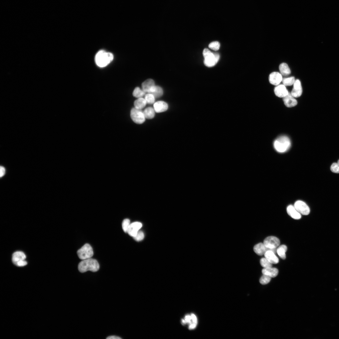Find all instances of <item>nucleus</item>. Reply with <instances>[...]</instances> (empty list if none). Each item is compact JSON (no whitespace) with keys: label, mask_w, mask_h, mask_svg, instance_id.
Masks as SVG:
<instances>
[{"label":"nucleus","mask_w":339,"mask_h":339,"mask_svg":"<svg viewBox=\"0 0 339 339\" xmlns=\"http://www.w3.org/2000/svg\"><path fill=\"white\" fill-rule=\"evenodd\" d=\"M78 268L79 271L82 273L88 271L96 272L99 270L100 266L96 260L91 258L83 260L78 265Z\"/></svg>","instance_id":"f257e3e1"},{"label":"nucleus","mask_w":339,"mask_h":339,"mask_svg":"<svg viewBox=\"0 0 339 339\" xmlns=\"http://www.w3.org/2000/svg\"><path fill=\"white\" fill-rule=\"evenodd\" d=\"M114 58V56L111 53L104 50H100L96 56L95 61L99 67H105L113 60Z\"/></svg>","instance_id":"f03ea898"},{"label":"nucleus","mask_w":339,"mask_h":339,"mask_svg":"<svg viewBox=\"0 0 339 339\" xmlns=\"http://www.w3.org/2000/svg\"><path fill=\"white\" fill-rule=\"evenodd\" d=\"M203 55L204 59V63L205 65L209 67L215 66L219 61L220 57L218 54H214L207 48L204 49Z\"/></svg>","instance_id":"7ed1b4c3"},{"label":"nucleus","mask_w":339,"mask_h":339,"mask_svg":"<svg viewBox=\"0 0 339 339\" xmlns=\"http://www.w3.org/2000/svg\"><path fill=\"white\" fill-rule=\"evenodd\" d=\"M291 145L289 138L286 136H282L274 142V147L279 152L283 153L287 151Z\"/></svg>","instance_id":"20e7f679"},{"label":"nucleus","mask_w":339,"mask_h":339,"mask_svg":"<svg viewBox=\"0 0 339 339\" xmlns=\"http://www.w3.org/2000/svg\"><path fill=\"white\" fill-rule=\"evenodd\" d=\"M79 258L83 260L91 258L93 255V249L89 244H86L77 252Z\"/></svg>","instance_id":"39448f33"},{"label":"nucleus","mask_w":339,"mask_h":339,"mask_svg":"<svg viewBox=\"0 0 339 339\" xmlns=\"http://www.w3.org/2000/svg\"><path fill=\"white\" fill-rule=\"evenodd\" d=\"M26 256L25 254L21 251H17L12 255V261L13 263L18 267H23L28 264L25 260Z\"/></svg>","instance_id":"423d86ee"},{"label":"nucleus","mask_w":339,"mask_h":339,"mask_svg":"<svg viewBox=\"0 0 339 339\" xmlns=\"http://www.w3.org/2000/svg\"><path fill=\"white\" fill-rule=\"evenodd\" d=\"M130 116L132 120L136 123L141 124L145 121L144 113L141 110L137 109L136 108H133L130 112Z\"/></svg>","instance_id":"0eeeda50"},{"label":"nucleus","mask_w":339,"mask_h":339,"mask_svg":"<svg viewBox=\"0 0 339 339\" xmlns=\"http://www.w3.org/2000/svg\"><path fill=\"white\" fill-rule=\"evenodd\" d=\"M198 319L194 314L187 315L184 319L181 320V323L185 325L188 324L189 328L190 330L194 329L198 324Z\"/></svg>","instance_id":"6e6552de"},{"label":"nucleus","mask_w":339,"mask_h":339,"mask_svg":"<svg viewBox=\"0 0 339 339\" xmlns=\"http://www.w3.org/2000/svg\"><path fill=\"white\" fill-rule=\"evenodd\" d=\"M294 206L297 211L301 214L306 216L310 213V209L308 206L304 202L298 200L296 201Z\"/></svg>","instance_id":"1a4fd4ad"},{"label":"nucleus","mask_w":339,"mask_h":339,"mask_svg":"<svg viewBox=\"0 0 339 339\" xmlns=\"http://www.w3.org/2000/svg\"><path fill=\"white\" fill-rule=\"evenodd\" d=\"M264 243L268 248L270 249L276 248L280 244L279 240L274 236L269 237L264 241Z\"/></svg>","instance_id":"9d476101"},{"label":"nucleus","mask_w":339,"mask_h":339,"mask_svg":"<svg viewBox=\"0 0 339 339\" xmlns=\"http://www.w3.org/2000/svg\"><path fill=\"white\" fill-rule=\"evenodd\" d=\"M253 250L254 252L259 256H262L268 251L271 250L275 253L277 252L276 248L270 249L267 248L264 244L262 243H259L256 245L254 247Z\"/></svg>","instance_id":"9b49d317"},{"label":"nucleus","mask_w":339,"mask_h":339,"mask_svg":"<svg viewBox=\"0 0 339 339\" xmlns=\"http://www.w3.org/2000/svg\"><path fill=\"white\" fill-rule=\"evenodd\" d=\"M142 226V224L141 223L138 222L130 224L128 227L127 233L130 236L134 237L136 236Z\"/></svg>","instance_id":"f8f14e48"},{"label":"nucleus","mask_w":339,"mask_h":339,"mask_svg":"<svg viewBox=\"0 0 339 339\" xmlns=\"http://www.w3.org/2000/svg\"><path fill=\"white\" fill-rule=\"evenodd\" d=\"M142 90L145 93H152L154 91L156 86L153 80L149 79L142 83Z\"/></svg>","instance_id":"ddd939ff"},{"label":"nucleus","mask_w":339,"mask_h":339,"mask_svg":"<svg viewBox=\"0 0 339 339\" xmlns=\"http://www.w3.org/2000/svg\"><path fill=\"white\" fill-rule=\"evenodd\" d=\"M283 80L282 74L277 72L271 73L269 77L270 83L272 85L278 86L279 84Z\"/></svg>","instance_id":"4468645a"},{"label":"nucleus","mask_w":339,"mask_h":339,"mask_svg":"<svg viewBox=\"0 0 339 339\" xmlns=\"http://www.w3.org/2000/svg\"><path fill=\"white\" fill-rule=\"evenodd\" d=\"M302 93V89L300 81L297 80L293 84V87L291 92L292 96L295 98L300 96Z\"/></svg>","instance_id":"2eb2a0df"},{"label":"nucleus","mask_w":339,"mask_h":339,"mask_svg":"<svg viewBox=\"0 0 339 339\" xmlns=\"http://www.w3.org/2000/svg\"><path fill=\"white\" fill-rule=\"evenodd\" d=\"M168 108L167 104L162 101L156 102L154 105V109L155 112L158 113L166 111L167 110Z\"/></svg>","instance_id":"dca6fc26"},{"label":"nucleus","mask_w":339,"mask_h":339,"mask_svg":"<svg viewBox=\"0 0 339 339\" xmlns=\"http://www.w3.org/2000/svg\"><path fill=\"white\" fill-rule=\"evenodd\" d=\"M283 100L285 105L288 108L293 107L297 105V102L291 93L283 98Z\"/></svg>","instance_id":"f3484780"},{"label":"nucleus","mask_w":339,"mask_h":339,"mask_svg":"<svg viewBox=\"0 0 339 339\" xmlns=\"http://www.w3.org/2000/svg\"><path fill=\"white\" fill-rule=\"evenodd\" d=\"M274 92L276 95L280 98H283L288 95L289 92L283 85H278L275 87Z\"/></svg>","instance_id":"a211bd4d"},{"label":"nucleus","mask_w":339,"mask_h":339,"mask_svg":"<svg viewBox=\"0 0 339 339\" xmlns=\"http://www.w3.org/2000/svg\"><path fill=\"white\" fill-rule=\"evenodd\" d=\"M288 214L292 218L296 220H299L301 218V215L292 205H290L287 208Z\"/></svg>","instance_id":"6ab92c4d"},{"label":"nucleus","mask_w":339,"mask_h":339,"mask_svg":"<svg viewBox=\"0 0 339 339\" xmlns=\"http://www.w3.org/2000/svg\"><path fill=\"white\" fill-rule=\"evenodd\" d=\"M275 253L271 250L267 251L264 254L265 257L272 264H276L279 262V259Z\"/></svg>","instance_id":"aec40b11"},{"label":"nucleus","mask_w":339,"mask_h":339,"mask_svg":"<svg viewBox=\"0 0 339 339\" xmlns=\"http://www.w3.org/2000/svg\"><path fill=\"white\" fill-rule=\"evenodd\" d=\"M263 274L268 275L271 278L276 277L279 273L278 270L276 268L270 267L264 268L262 270Z\"/></svg>","instance_id":"412c9836"},{"label":"nucleus","mask_w":339,"mask_h":339,"mask_svg":"<svg viewBox=\"0 0 339 339\" xmlns=\"http://www.w3.org/2000/svg\"><path fill=\"white\" fill-rule=\"evenodd\" d=\"M281 74L284 76H287L291 73V70L288 65L285 63L281 64L279 66Z\"/></svg>","instance_id":"4be33fe9"},{"label":"nucleus","mask_w":339,"mask_h":339,"mask_svg":"<svg viewBox=\"0 0 339 339\" xmlns=\"http://www.w3.org/2000/svg\"><path fill=\"white\" fill-rule=\"evenodd\" d=\"M147 103L145 98L142 97L139 98L134 102L135 108L137 109L141 110L145 107Z\"/></svg>","instance_id":"5701e85b"},{"label":"nucleus","mask_w":339,"mask_h":339,"mask_svg":"<svg viewBox=\"0 0 339 339\" xmlns=\"http://www.w3.org/2000/svg\"><path fill=\"white\" fill-rule=\"evenodd\" d=\"M288 248L284 245L279 246L277 249V252L279 256L281 259L284 260L286 258L285 253L287 251Z\"/></svg>","instance_id":"b1692460"},{"label":"nucleus","mask_w":339,"mask_h":339,"mask_svg":"<svg viewBox=\"0 0 339 339\" xmlns=\"http://www.w3.org/2000/svg\"><path fill=\"white\" fill-rule=\"evenodd\" d=\"M155 110L154 108L149 107L145 109L143 112L145 118L151 119L155 116Z\"/></svg>","instance_id":"393cba45"},{"label":"nucleus","mask_w":339,"mask_h":339,"mask_svg":"<svg viewBox=\"0 0 339 339\" xmlns=\"http://www.w3.org/2000/svg\"><path fill=\"white\" fill-rule=\"evenodd\" d=\"M295 81V78L294 77L284 78L282 81L283 85L285 86H291L293 85Z\"/></svg>","instance_id":"a878e982"},{"label":"nucleus","mask_w":339,"mask_h":339,"mask_svg":"<svg viewBox=\"0 0 339 339\" xmlns=\"http://www.w3.org/2000/svg\"><path fill=\"white\" fill-rule=\"evenodd\" d=\"M163 91L162 88L159 86H156L155 89L152 94L155 98H158L163 95Z\"/></svg>","instance_id":"bb28decb"},{"label":"nucleus","mask_w":339,"mask_h":339,"mask_svg":"<svg viewBox=\"0 0 339 339\" xmlns=\"http://www.w3.org/2000/svg\"><path fill=\"white\" fill-rule=\"evenodd\" d=\"M145 92L142 90L139 87H136L133 92V96L137 98L142 97L145 95Z\"/></svg>","instance_id":"cd10ccee"},{"label":"nucleus","mask_w":339,"mask_h":339,"mask_svg":"<svg viewBox=\"0 0 339 339\" xmlns=\"http://www.w3.org/2000/svg\"><path fill=\"white\" fill-rule=\"evenodd\" d=\"M261 265L264 268H267L272 267V264L266 258H262L260 260Z\"/></svg>","instance_id":"c85d7f7f"},{"label":"nucleus","mask_w":339,"mask_h":339,"mask_svg":"<svg viewBox=\"0 0 339 339\" xmlns=\"http://www.w3.org/2000/svg\"><path fill=\"white\" fill-rule=\"evenodd\" d=\"M271 278L268 275L263 274L259 280L260 283L263 285H265L270 281Z\"/></svg>","instance_id":"c756f323"},{"label":"nucleus","mask_w":339,"mask_h":339,"mask_svg":"<svg viewBox=\"0 0 339 339\" xmlns=\"http://www.w3.org/2000/svg\"><path fill=\"white\" fill-rule=\"evenodd\" d=\"M145 99L147 103L151 104L154 103L155 97L152 94L149 93L145 95Z\"/></svg>","instance_id":"7c9ffc66"},{"label":"nucleus","mask_w":339,"mask_h":339,"mask_svg":"<svg viewBox=\"0 0 339 339\" xmlns=\"http://www.w3.org/2000/svg\"><path fill=\"white\" fill-rule=\"evenodd\" d=\"M130 224V221L128 219H125L123 221L122 224V226L123 229L125 232L127 233Z\"/></svg>","instance_id":"2f4dec72"},{"label":"nucleus","mask_w":339,"mask_h":339,"mask_svg":"<svg viewBox=\"0 0 339 339\" xmlns=\"http://www.w3.org/2000/svg\"><path fill=\"white\" fill-rule=\"evenodd\" d=\"M220 47V43L217 41L212 42L208 45V47L216 51L219 50Z\"/></svg>","instance_id":"473e14b6"},{"label":"nucleus","mask_w":339,"mask_h":339,"mask_svg":"<svg viewBox=\"0 0 339 339\" xmlns=\"http://www.w3.org/2000/svg\"><path fill=\"white\" fill-rule=\"evenodd\" d=\"M134 239L137 241L142 240L144 238V234L141 231H139L136 236L133 237Z\"/></svg>","instance_id":"72a5a7b5"},{"label":"nucleus","mask_w":339,"mask_h":339,"mask_svg":"<svg viewBox=\"0 0 339 339\" xmlns=\"http://www.w3.org/2000/svg\"><path fill=\"white\" fill-rule=\"evenodd\" d=\"M331 170L333 172L339 173V165L337 163H333L331 166Z\"/></svg>","instance_id":"f704fd0d"},{"label":"nucleus","mask_w":339,"mask_h":339,"mask_svg":"<svg viewBox=\"0 0 339 339\" xmlns=\"http://www.w3.org/2000/svg\"><path fill=\"white\" fill-rule=\"evenodd\" d=\"M1 173H0V176L2 177H3L5 174L6 173V169L5 168L2 166L1 167Z\"/></svg>","instance_id":"c9c22d12"},{"label":"nucleus","mask_w":339,"mask_h":339,"mask_svg":"<svg viewBox=\"0 0 339 339\" xmlns=\"http://www.w3.org/2000/svg\"><path fill=\"white\" fill-rule=\"evenodd\" d=\"M107 339H121V338L115 336H112L108 337L107 338Z\"/></svg>","instance_id":"e433bc0d"},{"label":"nucleus","mask_w":339,"mask_h":339,"mask_svg":"<svg viewBox=\"0 0 339 339\" xmlns=\"http://www.w3.org/2000/svg\"><path fill=\"white\" fill-rule=\"evenodd\" d=\"M337 163L339 165V160L338 161Z\"/></svg>","instance_id":"4c0bfd02"}]
</instances>
